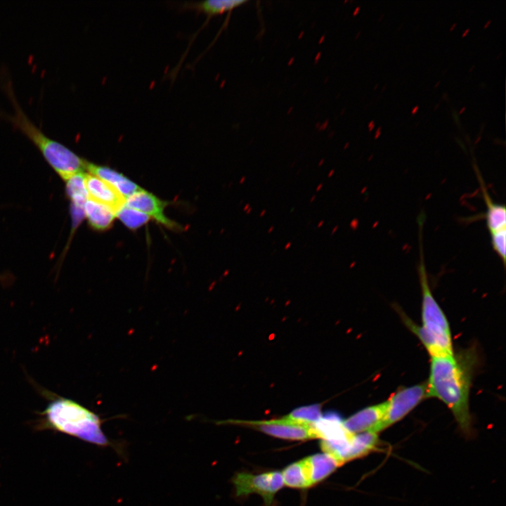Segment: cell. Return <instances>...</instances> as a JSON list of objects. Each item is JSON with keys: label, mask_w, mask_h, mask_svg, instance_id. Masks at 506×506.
Returning <instances> with one entry per match:
<instances>
[{"label": "cell", "mask_w": 506, "mask_h": 506, "mask_svg": "<svg viewBox=\"0 0 506 506\" xmlns=\"http://www.w3.org/2000/svg\"><path fill=\"white\" fill-rule=\"evenodd\" d=\"M476 354L472 349L458 354L432 356L427 398H436L452 412L460 431L467 438L474 432L469 396Z\"/></svg>", "instance_id": "obj_1"}, {"label": "cell", "mask_w": 506, "mask_h": 506, "mask_svg": "<svg viewBox=\"0 0 506 506\" xmlns=\"http://www.w3.org/2000/svg\"><path fill=\"white\" fill-rule=\"evenodd\" d=\"M424 219L423 213L417 217L420 257L417 269L422 292V325H416L399 309L397 310L406 325L420 339L431 356L452 355L454 353L450 325L428 280L422 242Z\"/></svg>", "instance_id": "obj_2"}, {"label": "cell", "mask_w": 506, "mask_h": 506, "mask_svg": "<svg viewBox=\"0 0 506 506\" xmlns=\"http://www.w3.org/2000/svg\"><path fill=\"white\" fill-rule=\"evenodd\" d=\"M4 89L13 106V113L4 114L3 117L38 148L60 177L66 181L76 174L84 172L87 161L65 145L50 138L30 120L19 105L10 81L5 82Z\"/></svg>", "instance_id": "obj_3"}, {"label": "cell", "mask_w": 506, "mask_h": 506, "mask_svg": "<svg viewBox=\"0 0 506 506\" xmlns=\"http://www.w3.org/2000/svg\"><path fill=\"white\" fill-rule=\"evenodd\" d=\"M40 415L39 429H51L100 446L110 445L99 417L71 399H53Z\"/></svg>", "instance_id": "obj_4"}, {"label": "cell", "mask_w": 506, "mask_h": 506, "mask_svg": "<svg viewBox=\"0 0 506 506\" xmlns=\"http://www.w3.org/2000/svg\"><path fill=\"white\" fill-rule=\"evenodd\" d=\"M232 482L237 496L258 493L263 498L266 506H271L275 493L284 486L280 472H268L259 474L239 472L233 478Z\"/></svg>", "instance_id": "obj_5"}, {"label": "cell", "mask_w": 506, "mask_h": 506, "mask_svg": "<svg viewBox=\"0 0 506 506\" xmlns=\"http://www.w3.org/2000/svg\"><path fill=\"white\" fill-rule=\"evenodd\" d=\"M426 398L427 382L398 389L386 401L385 415L379 426V432L402 420Z\"/></svg>", "instance_id": "obj_6"}, {"label": "cell", "mask_w": 506, "mask_h": 506, "mask_svg": "<svg viewBox=\"0 0 506 506\" xmlns=\"http://www.w3.org/2000/svg\"><path fill=\"white\" fill-rule=\"evenodd\" d=\"M224 423L247 426L270 436L287 440L304 441L318 439L317 432L313 425L301 424L287 418L285 416L270 420H229Z\"/></svg>", "instance_id": "obj_7"}, {"label": "cell", "mask_w": 506, "mask_h": 506, "mask_svg": "<svg viewBox=\"0 0 506 506\" xmlns=\"http://www.w3.org/2000/svg\"><path fill=\"white\" fill-rule=\"evenodd\" d=\"M386 401L368 406L343 421L344 428L351 434L363 432L379 433V428L385 415Z\"/></svg>", "instance_id": "obj_8"}, {"label": "cell", "mask_w": 506, "mask_h": 506, "mask_svg": "<svg viewBox=\"0 0 506 506\" xmlns=\"http://www.w3.org/2000/svg\"><path fill=\"white\" fill-rule=\"evenodd\" d=\"M125 205L146 214L169 228L175 229L179 227L178 224L164 215V209L167 202L160 200L143 189L126 198Z\"/></svg>", "instance_id": "obj_9"}, {"label": "cell", "mask_w": 506, "mask_h": 506, "mask_svg": "<svg viewBox=\"0 0 506 506\" xmlns=\"http://www.w3.org/2000/svg\"><path fill=\"white\" fill-rule=\"evenodd\" d=\"M85 184L90 199L116 213L125 205V198L110 184L91 174H86Z\"/></svg>", "instance_id": "obj_10"}, {"label": "cell", "mask_w": 506, "mask_h": 506, "mask_svg": "<svg viewBox=\"0 0 506 506\" xmlns=\"http://www.w3.org/2000/svg\"><path fill=\"white\" fill-rule=\"evenodd\" d=\"M308 482L311 486L332 474L342 465L327 453H318L301 460Z\"/></svg>", "instance_id": "obj_11"}, {"label": "cell", "mask_w": 506, "mask_h": 506, "mask_svg": "<svg viewBox=\"0 0 506 506\" xmlns=\"http://www.w3.org/2000/svg\"><path fill=\"white\" fill-rule=\"evenodd\" d=\"M86 170L112 186L126 200L129 196L141 190L135 183L117 171L108 167L87 162Z\"/></svg>", "instance_id": "obj_12"}, {"label": "cell", "mask_w": 506, "mask_h": 506, "mask_svg": "<svg viewBox=\"0 0 506 506\" xmlns=\"http://www.w3.org/2000/svg\"><path fill=\"white\" fill-rule=\"evenodd\" d=\"M479 174L481 193L486 206L485 219L489 233L495 232L506 228V208L504 205L495 203L491 199L484 185L482 178Z\"/></svg>", "instance_id": "obj_13"}, {"label": "cell", "mask_w": 506, "mask_h": 506, "mask_svg": "<svg viewBox=\"0 0 506 506\" xmlns=\"http://www.w3.org/2000/svg\"><path fill=\"white\" fill-rule=\"evenodd\" d=\"M243 0H207L199 2H188L183 5L187 10L194 11L206 15L209 18L231 12L247 4Z\"/></svg>", "instance_id": "obj_14"}, {"label": "cell", "mask_w": 506, "mask_h": 506, "mask_svg": "<svg viewBox=\"0 0 506 506\" xmlns=\"http://www.w3.org/2000/svg\"><path fill=\"white\" fill-rule=\"evenodd\" d=\"M84 212L90 226L97 231L110 228L116 216L112 209L90 198L84 204Z\"/></svg>", "instance_id": "obj_15"}, {"label": "cell", "mask_w": 506, "mask_h": 506, "mask_svg": "<svg viewBox=\"0 0 506 506\" xmlns=\"http://www.w3.org/2000/svg\"><path fill=\"white\" fill-rule=\"evenodd\" d=\"M378 436L374 432H363L354 435L352 444L346 457V462L365 456L377 448Z\"/></svg>", "instance_id": "obj_16"}, {"label": "cell", "mask_w": 506, "mask_h": 506, "mask_svg": "<svg viewBox=\"0 0 506 506\" xmlns=\"http://www.w3.org/2000/svg\"><path fill=\"white\" fill-rule=\"evenodd\" d=\"M281 474L284 484L289 487L294 488L310 487L301 460L286 467Z\"/></svg>", "instance_id": "obj_17"}, {"label": "cell", "mask_w": 506, "mask_h": 506, "mask_svg": "<svg viewBox=\"0 0 506 506\" xmlns=\"http://www.w3.org/2000/svg\"><path fill=\"white\" fill-rule=\"evenodd\" d=\"M84 172L76 174L66 182V193L72 202L85 203L89 198L85 184Z\"/></svg>", "instance_id": "obj_18"}, {"label": "cell", "mask_w": 506, "mask_h": 506, "mask_svg": "<svg viewBox=\"0 0 506 506\" xmlns=\"http://www.w3.org/2000/svg\"><path fill=\"white\" fill-rule=\"evenodd\" d=\"M285 417L295 422L312 426L322 417L320 405L313 404L297 408Z\"/></svg>", "instance_id": "obj_19"}, {"label": "cell", "mask_w": 506, "mask_h": 506, "mask_svg": "<svg viewBox=\"0 0 506 506\" xmlns=\"http://www.w3.org/2000/svg\"><path fill=\"white\" fill-rule=\"evenodd\" d=\"M115 215L126 226L133 230L142 226L150 220V216L146 214L125 205L115 213Z\"/></svg>", "instance_id": "obj_20"}, {"label": "cell", "mask_w": 506, "mask_h": 506, "mask_svg": "<svg viewBox=\"0 0 506 506\" xmlns=\"http://www.w3.org/2000/svg\"><path fill=\"white\" fill-rule=\"evenodd\" d=\"M491 242L494 252L500 258L503 265L506 259V228L490 233Z\"/></svg>", "instance_id": "obj_21"}, {"label": "cell", "mask_w": 506, "mask_h": 506, "mask_svg": "<svg viewBox=\"0 0 506 506\" xmlns=\"http://www.w3.org/2000/svg\"><path fill=\"white\" fill-rule=\"evenodd\" d=\"M84 204L80 202H72L71 203V215L72 219V228L75 229L82 219L85 216Z\"/></svg>", "instance_id": "obj_22"}, {"label": "cell", "mask_w": 506, "mask_h": 506, "mask_svg": "<svg viewBox=\"0 0 506 506\" xmlns=\"http://www.w3.org/2000/svg\"><path fill=\"white\" fill-rule=\"evenodd\" d=\"M453 117L455 122H456L458 124H460V119H459L458 114L457 112L455 111V110H454L453 112Z\"/></svg>", "instance_id": "obj_23"}, {"label": "cell", "mask_w": 506, "mask_h": 506, "mask_svg": "<svg viewBox=\"0 0 506 506\" xmlns=\"http://www.w3.org/2000/svg\"><path fill=\"white\" fill-rule=\"evenodd\" d=\"M418 110V106H415V108L412 110V114H415Z\"/></svg>", "instance_id": "obj_24"}, {"label": "cell", "mask_w": 506, "mask_h": 506, "mask_svg": "<svg viewBox=\"0 0 506 506\" xmlns=\"http://www.w3.org/2000/svg\"><path fill=\"white\" fill-rule=\"evenodd\" d=\"M291 245H292V243L290 242L287 243L285 246V249H288Z\"/></svg>", "instance_id": "obj_25"}, {"label": "cell", "mask_w": 506, "mask_h": 506, "mask_svg": "<svg viewBox=\"0 0 506 506\" xmlns=\"http://www.w3.org/2000/svg\"><path fill=\"white\" fill-rule=\"evenodd\" d=\"M469 28H467V30H466L463 32V34H462V37H465L466 34H467V33L469 32Z\"/></svg>", "instance_id": "obj_26"}, {"label": "cell", "mask_w": 506, "mask_h": 506, "mask_svg": "<svg viewBox=\"0 0 506 506\" xmlns=\"http://www.w3.org/2000/svg\"><path fill=\"white\" fill-rule=\"evenodd\" d=\"M380 129H381V127L379 126L378 129H377V131H376V137H377V136H378V134H379V133H380Z\"/></svg>", "instance_id": "obj_27"}, {"label": "cell", "mask_w": 506, "mask_h": 506, "mask_svg": "<svg viewBox=\"0 0 506 506\" xmlns=\"http://www.w3.org/2000/svg\"><path fill=\"white\" fill-rule=\"evenodd\" d=\"M249 208V204H247V205L245 206L243 210H244V211H247Z\"/></svg>", "instance_id": "obj_28"}, {"label": "cell", "mask_w": 506, "mask_h": 506, "mask_svg": "<svg viewBox=\"0 0 506 506\" xmlns=\"http://www.w3.org/2000/svg\"><path fill=\"white\" fill-rule=\"evenodd\" d=\"M322 187H323V184H319L318 186V188H316V191H319L320 189L322 188Z\"/></svg>", "instance_id": "obj_29"}, {"label": "cell", "mask_w": 506, "mask_h": 506, "mask_svg": "<svg viewBox=\"0 0 506 506\" xmlns=\"http://www.w3.org/2000/svg\"><path fill=\"white\" fill-rule=\"evenodd\" d=\"M265 213H266V210L264 209V210H262V212L260 213L259 216H263L265 215Z\"/></svg>", "instance_id": "obj_30"}, {"label": "cell", "mask_w": 506, "mask_h": 506, "mask_svg": "<svg viewBox=\"0 0 506 506\" xmlns=\"http://www.w3.org/2000/svg\"><path fill=\"white\" fill-rule=\"evenodd\" d=\"M323 223H324V221H320L318 224V228L321 227L323 226Z\"/></svg>", "instance_id": "obj_31"}, {"label": "cell", "mask_w": 506, "mask_h": 506, "mask_svg": "<svg viewBox=\"0 0 506 506\" xmlns=\"http://www.w3.org/2000/svg\"><path fill=\"white\" fill-rule=\"evenodd\" d=\"M245 179H246V178H245V176L242 177V178L240 179V183H243L244 181H245Z\"/></svg>", "instance_id": "obj_32"}, {"label": "cell", "mask_w": 506, "mask_h": 506, "mask_svg": "<svg viewBox=\"0 0 506 506\" xmlns=\"http://www.w3.org/2000/svg\"><path fill=\"white\" fill-rule=\"evenodd\" d=\"M273 229H274V226H272L268 229V233H271V232L273 231Z\"/></svg>", "instance_id": "obj_33"}, {"label": "cell", "mask_w": 506, "mask_h": 506, "mask_svg": "<svg viewBox=\"0 0 506 506\" xmlns=\"http://www.w3.org/2000/svg\"><path fill=\"white\" fill-rule=\"evenodd\" d=\"M252 210V207H249V208L246 211L247 214H249Z\"/></svg>", "instance_id": "obj_34"}, {"label": "cell", "mask_w": 506, "mask_h": 506, "mask_svg": "<svg viewBox=\"0 0 506 506\" xmlns=\"http://www.w3.org/2000/svg\"><path fill=\"white\" fill-rule=\"evenodd\" d=\"M490 22H491V20L487 21L486 25H484V27L486 28L487 27V25H488L490 24Z\"/></svg>", "instance_id": "obj_35"}, {"label": "cell", "mask_w": 506, "mask_h": 506, "mask_svg": "<svg viewBox=\"0 0 506 506\" xmlns=\"http://www.w3.org/2000/svg\"><path fill=\"white\" fill-rule=\"evenodd\" d=\"M316 199V195H313L312 198L310 200L311 202H313V201Z\"/></svg>", "instance_id": "obj_36"}, {"label": "cell", "mask_w": 506, "mask_h": 506, "mask_svg": "<svg viewBox=\"0 0 506 506\" xmlns=\"http://www.w3.org/2000/svg\"><path fill=\"white\" fill-rule=\"evenodd\" d=\"M332 174H333V171H331L329 173V174L327 175L328 177H331V176L333 175Z\"/></svg>", "instance_id": "obj_37"}, {"label": "cell", "mask_w": 506, "mask_h": 506, "mask_svg": "<svg viewBox=\"0 0 506 506\" xmlns=\"http://www.w3.org/2000/svg\"><path fill=\"white\" fill-rule=\"evenodd\" d=\"M455 26H456V23H454V24L451 26V27L450 28V30H452L454 28Z\"/></svg>", "instance_id": "obj_38"}, {"label": "cell", "mask_w": 506, "mask_h": 506, "mask_svg": "<svg viewBox=\"0 0 506 506\" xmlns=\"http://www.w3.org/2000/svg\"><path fill=\"white\" fill-rule=\"evenodd\" d=\"M464 110H465V107H463V108L460 110L459 114H461Z\"/></svg>", "instance_id": "obj_39"}]
</instances>
